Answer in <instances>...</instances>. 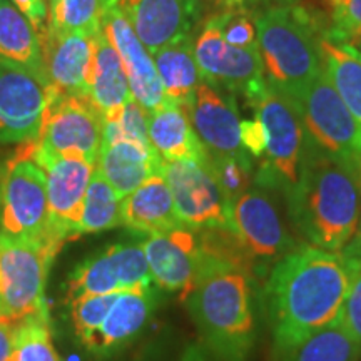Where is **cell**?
Instances as JSON below:
<instances>
[{
  "instance_id": "6da1fadb",
  "label": "cell",
  "mask_w": 361,
  "mask_h": 361,
  "mask_svg": "<svg viewBox=\"0 0 361 361\" xmlns=\"http://www.w3.org/2000/svg\"><path fill=\"white\" fill-rule=\"evenodd\" d=\"M353 263L343 251L298 245L266 279V311L274 346L290 355L306 338L340 316Z\"/></svg>"
},
{
  "instance_id": "7a4b0ae2",
  "label": "cell",
  "mask_w": 361,
  "mask_h": 361,
  "mask_svg": "<svg viewBox=\"0 0 361 361\" xmlns=\"http://www.w3.org/2000/svg\"><path fill=\"white\" fill-rule=\"evenodd\" d=\"M288 218L306 245L341 251L361 219V164L323 151L305 134L300 174L284 194Z\"/></svg>"
},
{
  "instance_id": "3957f363",
  "label": "cell",
  "mask_w": 361,
  "mask_h": 361,
  "mask_svg": "<svg viewBox=\"0 0 361 361\" xmlns=\"http://www.w3.org/2000/svg\"><path fill=\"white\" fill-rule=\"evenodd\" d=\"M252 276L247 266L204 250V263L186 303L202 341L219 361H247L255 348Z\"/></svg>"
},
{
  "instance_id": "277c9868",
  "label": "cell",
  "mask_w": 361,
  "mask_h": 361,
  "mask_svg": "<svg viewBox=\"0 0 361 361\" xmlns=\"http://www.w3.org/2000/svg\"><path fill=\"white\" fill-rule=\"evenodd\" d=\"M255 25L266 82L296 104L323 71L319 35L308 12L274 4L256 16Z\"/></svg>"
},
{
  "instance_id": "5b68a950",
  "label": "cell",
  "mask_w": 361,
  "mask_h": 361,
  "mask_svg": "<svg viewBox=\"0 0 361 361\" xmlns=\"http://www.w3.org/2000/svg\"><path fill=\"white\" fill-rule=\"evenodd\" d=\"M0 233L59 251L66 243L52 223L47 174L30 157L29 142H22L0 176Z\"/></svg>"
},
{
  "instance_id": "8992f818",
  "label": "cell",
  "mask_w": 361,
  "mask_h": 361,
  "mask_svg": "<svg viewBox=\"0 0 361 361\" xmlns=\"http://www.w3.org/2000/svg\"><path fill=\"white\" fill-rule=\"evenodd\" d=\"M247 104L256 111L266 135L264 161L255 176V184L286 194L295 186L300 174L305 141L300 111L293 99L273 89L268 82L247 99Z\"/></svg>"
},
{
  "instance_id": "52a82bcc",
  "label": "cell",
  "mask_w": 361,
  "mask_h": 361,
  "mask_svg": "<svg viewBox=\"0 0 361 361\" xmlns=\"http://www.w3.org/2000/svg\"><path fill=\"white\" fill-rule=\"evenodd\" d=\"M57 252L0 233V322L16 326L47 313L45 283Z\"/></svg>"
},
{
  "instance_id": "ba28073f",
  "label": "cell",
  "mask_w": 361,
  "mask_h": 361,
  "mask_svg": "<svg viewBox=\"0 0 361 361\" xmlns=\"http://www.w3.org/2000/svg\"><path fill=\"white\" fill-rule=\"evenodd\" d=\"M229 229L255 271L266 266L273 268L296 247L271 196V189L258 184L231 202Z\"/></svg>"
},
{
  "instance_id": "9c48e42d",
  "label": "cell",
  "mask_w": 361,
  "mask_h": 361,
  "mask_svg": "<svg viewBox=\"0 0 361 361\" xmlns=\"http://www.w3.org/2000/svg\"><path fill=\"white\" fill-rule=\"evenodd\" d=\"M305 134L316 146L361 164V126L338 96L324 69L296 102Z\"/></svg>"
},
{
  "instance_id": "30bf717a",
  "label": "cell",
  "mask_w": 361,
  "mask_h": 361,
  "mask_svg": "<svg viewBox=\"0 0 361 361\" xmlns=\"http://www.w3.org/2000/svg\"><path fill=\"white\" fill-rule=\"evenodd\" d=\"M104 116L89 96H57L49 106L35 146L42 154L80 157L97 164Z\"/></svg>"
},
{
  "instance_id": "8fae6325",
  "label": "cell",
  "mask_w": 361,
  "mask_h": 361,
  "mask_svg": "<svg viewBox=\"0 0 361 361\" xmlns=\"http://www.w3.org/2000/svg\"><path fill=\"white\" fill-rule=\"evenodd\" d=\"M161 174L173 194L176 214L194 233L229 229V204L206 161H162Z\"/></svg>"
},
{
  "instance_id": "7c38bea8",
  "label": "cell",
  "mask_w": 361,
  "mask_h": 361,
  "mask_svg": "<svg viewBox=\"0 0 361 361\" xmlns=\"http://www.w3.org/2000/svg\"><path fill=\"white\" fill-rule=\"evenodd\" d=\"M194 56L202 80L213 87L239 90L250 99L266 85L258 49H239L221 32V12L211 16L194 40Z\"/></svg>"
},
{
  "instance_id": "4fadbf2b",
  "label": "cell",
  "mask_w": 361,
  "mask_h": 361,
  "mask_svg": "<svg viewBox=\"0 0 361 361\" xmlns=\"http://www.w3.org/2000/svg\"><path fill=\"white\" fill-rule=\"evenodd\" d=\"M54 99L52 85L0 59V144L35 141Z\"/></svg>"
},
{
  "instance_id": "5bb4252c",
  "label": "cell",
  "mask_w": 361,
  "mask_h": 361,
  "mask_svg": "<svg viewBox=\"0 0 361 361\" xmlns=\"http://www.w3.org/2000/svg\"><path fill=\"white\" fill-rule=\"evenodd\" d=\"M152 278L142 243L114 245L80 263L67 279L64 301L151 286Z\"/></svg>"
},
{
  "instance_id": "9a60e30c",
  "label": "cell",
  "mask_w": 361,
  "mask_h": 361,
  "mask_svg": "<svg viewBox=\"0 0 361 361\" xmlns=\"http://www.w3.org/2000/svg\"><path fill=\"white\" fill-rule=\"evenodd\" d=\"M29 152L47 174L49 209L57 233L64 241L78 238L85 192L97 164L80 157L42 154L35 146V141H29Z\"/></svg>"
},
{
  "instance_id": "2e32d148",
  "label": "cell",
  "mask_w": 361,
  "mask_h": 361,
  "mask_svg": "<svg viewBox=\"0 0 361 361\" xmlns=\"http://www.w3.org/2000/svg\"><path fill=\"white\" fill-rule=\"evenodd\" d=\"M142 246L152 281L162 290L179 291L186 298L204 263V250L197 233L183 226L168 233L151 234Z\"/></svg>"
},
{
  "instance_id": "e0dca14e",
  "label": "cell",
  "mask_w": 361,
  "mask_h": 361,
  "mask_svg": "<svg viewBox=\"0 0 361 361\" xmlns=\"http://www.w3.org/2000/svg\"><path fill=\"white\" fill-rule=\"evenodd\" d=\"M180 107L186 112L207 156L228 157L247 154L241 144V119L233 94L219 92L218 87L202 80L191 102Z\"/></svg>"
},
{
  "instance_id": "ac0fdd59",
  "label": "cell",
  "mask_w": 361,
  "mask_h": 361,
  "mask_svg": "<svg viewBox=\"0 0 361 361\" xmlns=\"http://www.w3.org/2000/svg\"><path fill=\"white\" fill-rule=\"evenodd\" d=\"M101 30L107 35L123 61L135 101L141 102L149 112H154L168 104L169 99L162 89L154 59L116 4L107 8Z\"/></svg>"
},
{
  "instance_id": "d6986e66",
  "label": "cell",
  "mask_w": 361,
  "mask_h": 361,
  "mask_svg": "<svg viewBox=\"0 0 361 361\" xmlns=\"http://www.w3.org/2000/svg\"><path fill=\"white\" fill-rule=\"evenodd\" d=\"M49 82L57 96H89L96 35L56 32L51 27L40 34Z\"/></svg>"
},
{
  "instance_id": "ffe728a7",
  "label": "cell",
  "mask_w": 361,
  "mask_h": 361,
  "mask_svg": "<svg viewBox=\"0 0 361 361\" xmlns=\"http://www.w3.org/2000/svg\"><path fill=\"white\" fill-rule=\"evenodd\" d=\"M116 6L151 56L191 34L197 16L194 0H116Z\"/></svg>"
},
{
  "instance_id": "44dd1931",
  "label": "cell",
  "mask_w": 361,
  "mask_h": 361,
  "mask_svg": "<svg viewBox=\"0 0 361 361\" xmlns=\"http://www.w3.org/2000/svg\"><path fill=\"white\" fill-rule=\"evenodd\" d=\"M156 306L151 286L117 291L114 303L107 310L101 326L82 345L90 353L107 355L135 338L146 326Z\"/></svg>"
},
{
  "instance_id": "7402d4cb",
  "label": "cell",
  "mask_w": 361,
  "mask_h": 361,
  "mask_svg": "<svg viewBox=\"0 0 361 361\" xmlns=\"http://www.w3.org/2000/svg\"><path fill=\"white\" fill-rule=\"evenodd\" d=\"M97 169L121 200L152 176L161 174L162 159L154 147L135 141H117L101 149Z\"/></svg>"
},
{
  "instance_id": "603a6c76",
  "label": "cell",
  "mask_w": 361,
  "mask_h": 361,
  "mask_svg": "<svg viewBox=\"0 0 361 361\" xmlns=\"http://www.w3.org/2000/svg\"><path fill=\"white\" fill-rule=\"evenodd\" d=\"M123 224L133 231L159 234L183 228L164 176L156 174L123 200Z\"/></svg>"
},
{
  "instance_id": "cb8c5ba5",
  "label": "cell",
  "mask_w": 361,
  "mask_h": 361,
  "mask_svg": "<svg viewBox=\"0 0 361 361\" xmlns=\"http://www.w3.org/2000/svg\"><path fill=\"white\" fill-rule=\"evenodd\" d=\"M149 142L164 162L207 159L206 149L194 133L186 112L173 101L151 112Z\"/></svg>"
},
{
  "instance_id": "d4e9b609",
  "label": "cell",
  "mask_w": 361,
  "mask_h": 361,
  "mask_svg": "<svg viewBox=\"0 0 361 361\" xmlns=\"http://www.w3.org/2000/svg\"><path fill=\"white\" fill-rule=\"evenodd\" d=\"M0 59L32 72L51 85L37 29L11 0H0Z\"/></svg>"
},
{
  "instance_id": "484cf974",
  "label": "cell",
  "mask_w": 361,
  "mask_h": 361,
  "mask_svg": "<svg viewBox=\"0 0 361 361\" xmlns=\"http://www.w3.org/2000/svg\"><path fill=\"white\" fill-rule=\"evenodd\" d=\"M130 97L133 92L123 61L107 35L101 30L96 35V47H94L90 99L99 112L107 117L119 111Z\"/></svg>"
},
{
  "instance_id": "4316f807",
  "label": "cell",
  "mask_w": 361,
  "mask_h": 361,
  "mask_svg": "<svg viewBox=\"0 0 361 361\" xmlns=\"http://www.w3.org/2000/svg\"><path fill=\"white\" fill-rule=\"evenodd\" d=\"M166 97L179 106L191 102L194 92L202 82V75L194 56L191 34L166 45L152 54Z\"/></svg>"
},
{
  "instance_id": "83f0119b",
  "label": "cell",
  "mask_w": 361,
  "mask_h": 361,
  "mask_svg": "<svg viewBox=\"0 0 361 361\" xmlns=\"http://www.w3.org/2000/svg\"><path fill=\"white\" fill-rule=\"evenodd\" d=\"M319 51L329 82L361 126V51L328 32L319 35Z\"/></svg>"
},
{
  "instance_id": "f1b7e54d",
  "label": "cell",
  "mask_w": 361,
  "mask_h": 361,
  "mask_svg": "<svg viewBox=\"0 0 361 361\" xmlns=\"http://www.w3.org/2000/svg\"><path fill=\"white\" fill-rule=\"evenodd\" d=\"M121 224H123V200L117 196L99 169H96L85 192L78 236L109 231Z\"/></svg>"
},
{
  "instance_id": "f546056e",
  "label": "cell",
  "mask_w": 361,
  "mask_h": 361,
  "mask_svg": "<svg viewBox=\"0 0 361 361\" xmlns=\"http://www.w3.org/2000/svg\"><path fill=\"white\" fill-rule=\"evenodd\" d=\"M360 356V346L338 316L296 346L290 353V361H358Z\"/></svg>"
},
{
  "instance_id": "4dcf8cb0",
  "label": "cell",
  "mask_w": 361,
  "mask_h": 361,
  "mask_svg": "<svg viewBox=\"0 0 361 361\" xmlns=\"http://www.w3.org/2000/svg\"><path fill=\"white\" fill-rule=\"evenodd\" d=\"M112 4L116 0H52L49 27L56 32L94 37L101 32L104 16Z\"/></svg>"
},
{
  "instance_id": "1f68e13d",
  "label": "cell",
  "mask_w": 361,
  "mask_h": 361,
  "mask_svg": "<svg viewBox=\"0 0 361 361\" xmlns=\"http://www.w3.org/2000/svg\"><path fill=\"white\" fill-rule=\"evenodd\" d=\"M11 361H61L52 345L49 313L37 314L13 326Z\"/></svg>"
},
{
  "instance_id": "d6a6232c",
  "label": "cell",
  "mask_w": 361,
  "mask_h": 361,
  "mask_svg": "<svg viewBox=\"0 0 361 361\" xmlns=\"http://www.w3.org/2000/svg\"><path fill=\"white\" fill-rule=\"evenodd\" d=\"M149 117H151V112L141 102L130 97L119 111L104 117L102 147L117 141H135L151 146Z\"/></svg>"
},
{
  "instance_id": "836d02e7",
  "label": "cell",
  "mask_w": 361,
  "mask_h": 361,
  "mask_svg": "<svg viewBox=\"0 0 361 361\" xmlns=\"http://www.w3.org/2000/svg\"><path fill=\"white\" fill-rule=\"evenodd\" d=\"M209 166L229 206L255 186V166L250 154L209 157Z\"/></svg>"
},
{
  "instance_id": "e575fe53",
  "label": "cell",
  "mask_w": 361,
  "mask_h": 361,
  "mask_svg": "<svg viewBox=\"0 0 361 361\" xmlns=\"http://www.w3.org/2000/svg\"><path fill=\"white\" fill-rule=\"evenodd\" d=\"M341 251L353 263V278H351L345 303L341 306L340 319L361 350V250L351 239Z\"/></svg>"
},
{
  "instance_id": "d590c367",
  "label": "cell",
  "mask_w": 361,
  "mask_h": 361,
  "mask_svg": "<svg viewBox=\"0 0 361 361\" xmlns=\"http://www.w3.org/2000/svg\"><path fill=\"white\" fill-rule=\"evenodd\" d=\"M331 7L333 27L326 32L338 40L361 44V0H326Z\"/></svg>"
},
{
  "instance_id": "8d00e7d4",
  "label": "cell",
  "mask_w": 361,
  "mask_h": 361,
  "mask_svg": "<svg viewBox=\"0 0 361 361\" xmlns=\"http://www.w3.org/2000/svg\"><path fill=\"white\" fill-rule=\"evenodd\" d=\"M221 32L228 44L239 49H258L256 25L246 12H221Z\"/></svg>"
},
{
  "instance_id": "74e56055",
  "label": "cell",
  "mask_w": 361,
  "mask_h": 361,
  "mask_svg": "<svg viewBox=\"0 0 361 361\" xmlns=\"http://www.w3.org/2000/svg\"><path fill=\"white\" fill-rule=\"evenodd\" d=\"M239 130H241V144L247 154L251 157H263L266 152V135L258 117L241 121Z\"/></svg>"
},
{
  "instance_id": "f35d334b",
  "label": "cell",
  "mask_w": 361,
  "mask_h": 361,
  "mask_svg": "<svg viewBox=\"0 0 361 361\" xmlns=\"http://www.w3.org/2000/svg\"><path fill=\"white\" fill-rule=\"evenodd\" d=\"M11 2L19 8L20 12L25 13V17L32 22V25L37 29L39 35L47 29V4L45 0H11Z\"/></svg>"
},
{
  "instance_id": "ab89813d",
  "label": "cell",
  "mask_w": 361,
  "mask_h": 361,
  "mask_svg": "<svg viewBox=\"0 0 361 361\" xmlns=\"http://www.w3.org/2000/svg\"><path fill=\"white\" fill-rule=\"evenodd\" d=\"M13 326L0 322V361H11Z\"/></svg>"
},
{
  "instance_id": "60d3db41",
  "label": "cell",
  "mask_w": 361,
  "mask_h": 361,
  "mask_svg": "<svg viewBox=\"0 0 361 361\" xmlns=\"http://www.w3.org/2000/svg\"><path fill=\"white\" fill-rule=\"evenodd\" d=\"M180 361H207L204 351H202L200 346H189V348L184 351L183 360Z\"/></svg>"
},
{
  "instance_id": "b9f144b4",
  "label": "cell",
  "mask_w": 361,
  "mask_h": 361,
  "mask_svg": "<svg viewBox=\"0 0 361 361\" xmlns=\"http://www.w3.org/2000/svg\"><path fill=\"white\" fill-rule=\"evenodd\" d=\"M200 2L211 4V6H223V7H226V11H229V7L239 6V4H241V0H194V4H196V6H200Z\"/></svg>"
},
{
  "instance_id": "7bdbcfd3",
  "label": "cell",
  "mask_w": 361,
  "mask_h": 361,
  "mask_svg": "<svg viewBox=\"0 0 361 361\" xmlns=\"http://www.w3.org/2000/svg\"><path fill=\"white\" fill-rule=\"evenodd\" d=\"M353 241L356 243V245L360 246V250H361V229L360 231H356V234H355V238H353Z\"/></svg>"
},
{
  "instance_id": "ee69618b",
  "label": "cell",
  "mask_w": 361,
  "mask_h": 361,
  "mask_svg": "<svg viewBox=\"0 0 361 361\" xmlns=\"http://www.w3.org/2000/svg\"><path fill=\"white\" fill-rule=\"evenodd\" d=\"M356 47H358V49H360V51H361V44H358V45H356Z\"/></svg>"
},
{
  "instance_id": "f6af8a7d",
  "label": "cell",
  "mask_w": 361,
  "mask_h": 361,
  "mask_svg": "<svg viewBox=\"0 0 361 361\" xmlns=\"http://www.w3.org/2000/svg\"><path fill=\"white\" fill-rule=\"evenodd\" d=\"M241 2H243V0H241Z\"/></svg>"
}]
</instances>
